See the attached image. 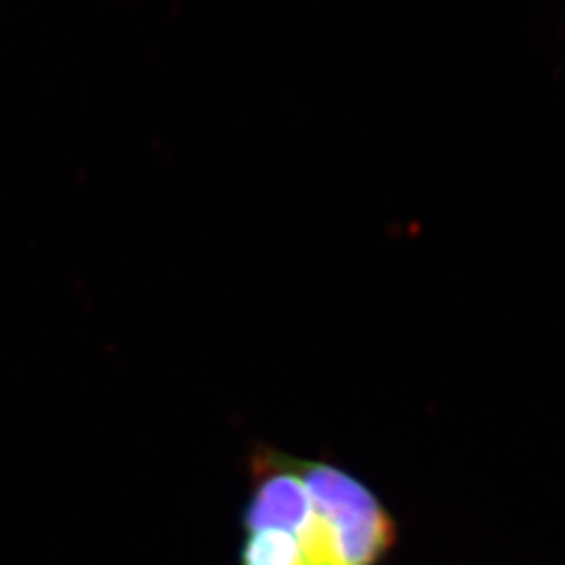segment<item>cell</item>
I'll return each instance as SVG.
<instances>
[{
	"label": "cell",
	"instance_id": "6da1fadb",
	"mask_svg": "<svg viewBox=\"0 0 565 565\" xmlns=\"http://www.w3.org/2000/svg\"><path fill=\"white\" fill-rule=\"evenodd\" d=\"M312 513L294 534L303 565H382L398 525L371 486L340 465L302 459Z\"/></svg>",
	"mask_w": 565,
	"mask_h": 565
}]
</instances>
